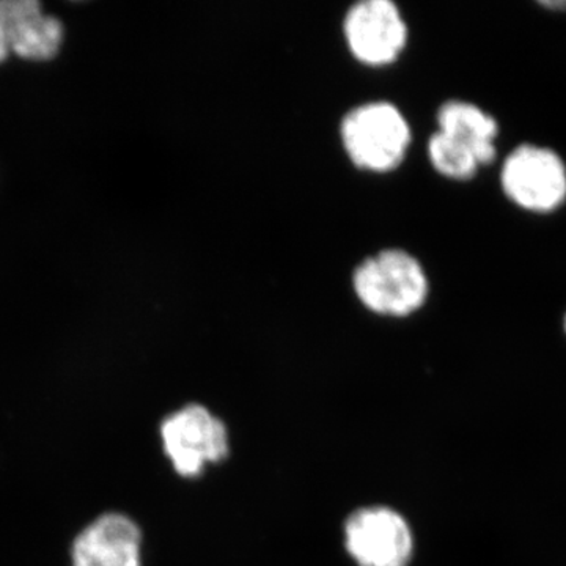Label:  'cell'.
Segmentation results:
<instances>
[{"instance_id": "6da1fadb", "label": "cell", "mask_w": 566, "mask_h": 566, "mask_svg": "<svg viewBox=\"0 0 566 566\" xmlns=\"http://www.w3.org/2000/svg\"><path fill=\"white\" fill-rule=\"evenodd\" d=\"M353 292L368 312L381 316L415 315L431 293L422 262L405 249L389 248L367 256L353 271Z\"/></svg>"}, {"instance_id": "7a4b0ae2", "label": "cell", "mask_w": 566, "mask_h": 566, "mask_svg": "<svg viewBox=\"0 0 566 566\" xmlns=\"http://www.w3.org/2000/svg\"><path fill=\"white\" fill-rule=\"evenodd\" d=\"M342 147L349 161L368 174H389L405 163L412 129L400 107L368 102L346 112L340 122Z\"/></svg>"}, {"instance_id": "3957f363", "label": "cell", "mask_w": 566, "mask_h": 566, "mask_svg": "<svg viewBox=\"0 0 566 566\" xmlns=\"http://www.w3.org/2000/svg\"><path fill=\"white\" fill-rule=\"evenodd\" d=\"M499 185L517 210L554 214L566 205V161L554 148L524 142L506 153Z\"/></svg>"}, {"instance_id": "277c9868", "label": "cell", "mask_w": 566, "mask_h": 566, "mask_svg": "<svg viewBox=\"0 0 566 566\" xmlns=\"http://www.w3.org/2000/svg\"><path fill=\"white\" fill-rule=\"evenodd\" d=\"M342 29L354 61L371 69L392 65L408 46V22L392 0L354 3L346 11Z\"/></svg>"}, {"instance_id": "5b68a950", "label": "cell", "mask_w": 566, "mask_h": 566, "mask_svg": "<svg viewBox=\"0 0 566 566\" xmlns=\"http://www.w3.org/2000/svg\"><path fill=\"white\" fill-rule=\"evenodd\" d=\"M164 452L181 476L202 474L229 453V433L221 419L200 405L174 412L161 424Z\"/></svg>"}, {"instance_id": "8992f818", "label": "cell", "mask_w": 566, "mask_h": 566, "mask_svg": "<svg viewBox=\"0 0 566 566\" xmlns=\"http://www.w3.org/2000/svg\"><path fill=\"white\" fill-rule=\"evenodd\" d=\"M345 545L359 566H408L415 538L403 516L386 506H370L349 516Z\"/></svg>"}, {"instance_id": "52a82bcc", "label": "cell", "mask_w": 566, "mask_h": 566, "mask_svg": "<svg viewBox=\"0 0 566 566\" xmlns=\"http://www.w3.org/2000/svg\"><path fill=\"white\" fill-rule=\"evenodd\" d=\"M140 528L118 513L99 516L74 539L73 566H140Z\"/></svg>"}, {"instance_id": "ba28073f", "label": "cell", "mask_w": 566, "mask_h": 566, "mask_svg": "<svg viewBox=\"0 0 566 566\" xmlns=\"http://www.w3.org/2000/svg\"><path fill=\"white\" fill-rule=\"evenodd\" d=\"M0 31L10 51L31 61H50L62 46L61 21L43 14L35 0H0Z\"/></svg>"}, {"instance_id": "9c48e42d", "label": "cell", "mask_w": 566, "mask_h": 566, "mask_svg": "<svg viewBox=\"0 0 566 566\" xmlns=\"http://www.w3.org/2000/svg\"><path fill=\"white\" fill-rule=\"evenodd\" d=\"M438 132L447 134L474 151L483 167L497 159L501 125L493 114L465 99H449L436 112Z\"/></svg>"}, {"instance_id": "30bf717a", "label": "cell", "mask_w": 566, "mask_h": 566, "mask_svg": "<svg viewBox=\"0 0 566 566\" xmlns=\"http://www.w3.org/2000/svg\"><path fill=\"white\" fill-rule=\"evenodd\" d=\"M427 155L431 167L447 180L469 181L483 169L474 151L438 129L428 139Z\"/></svg>"}, {"instance_id": "8fae6325", "label": "cell", "mask_w": 566, "mask_h": 566, "mask_svg": "<svg viewBox=\"0 0 566 566\" xmlns=\"http://www.w3.org/2000/svg\"><path fill=\"white\" fill-rule=\"evenodd\" d=\"M10 48L7 44L6 36H3L2 31H0V62L6 61L7 55H9Z\"/></svg>"}, {"instance_id": "7c38bea8", "label": "cell", "mask_w": 566, "mask_h": 566, "mask_svg": "<svg viewBox=\"0 0 566 566\" xmlns=\"http://www.w3.org/2000/svg\"><path fill=\"white\" fill-rule=\"evenodd\" d=\"M564 329H565V334H566V312H565V316H564Z\"/></svg>"}]
</instances>
